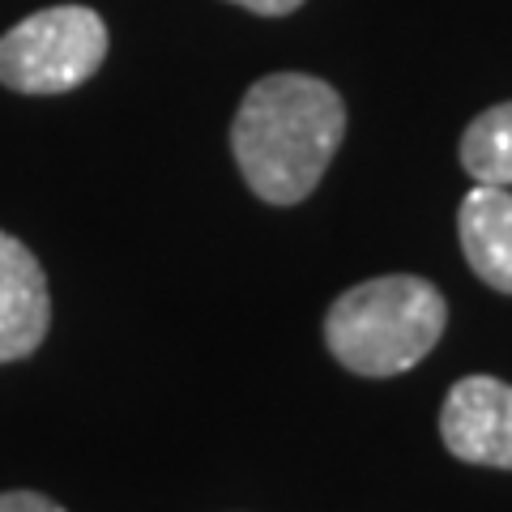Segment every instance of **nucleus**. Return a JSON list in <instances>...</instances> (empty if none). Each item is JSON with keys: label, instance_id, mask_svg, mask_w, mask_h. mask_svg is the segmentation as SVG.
Instances as JSON below:
<instances>
[{"label": "nucleus", "instance_id": "nucleus-1", "mask_svg": "<svg viewBox=\"0 0 512 512\" xmlns=\"http://www.w3.org/2000/svg\"><path fill=\"white\" fill-rule=\"evenodd\" d=\"M346 137V103L312 73L261 77L231 124V154L265 205H299L325 180Z\"/></svg>", "mask_w": 512, "mask_h": 512}, {"label": "nucleus", "instance_id": "nucleus-2", "mask_svg": "<svg viewBox=\"0 0 512 512\" xmlns=\"http://www.w3.org/2000/svg\"><path fill=\"white\" fill-rule=\"evenodd\" d=\"M448 325L440 286L414 274H384L350 286L325 316V346L346 372L384 380L419 367Z\"/></svg>", "mask_w": 512, "mask_h": 512}, {"label": "nucleus", "instance_id": "nucleus-3", "mask_svg": "<svg viewBox=\"0 0 512 512\" xmlns=\"http://www.w3.org/2000/svg\"><path fill=\"white\" fill-rule=\"evenodd\" d=\"M107 60V22L86 5L39 9L0 35V86L18 94H69Z\"/></svg>", "mask_w": 512, "mask_h": 512}, {"label": "nucleus", "instance_id": "nucleus-4", "mask_svg": "<svg viewBox=\"0 0 512 512\" xmlns=\"http://www.w3.org/2000/svg\"><path fill=\"white\" fill-rule=\"evenodd\" d=\"M440 440L466 466L512 470V384L500 376H461L444 397Z\"/></svg>", "mask_w": 512, "mask_h": 512}, {"label": "nucleus", "instance_id": "nucleus-5", "mask_svg": "<svg viewBox=\"0 0 512 512\" xmlns=\"http://www.w3.org/2000/svg\"><path fill=\"white\" fill-rule=\"evenodd\" d=\"M47 325H52V295L43 265L22 239L0 231V363L35 355Z\"/></svg>", "mask_w": 512, "mask_h": 512}, {"label": "nucleus", "instance_id": "nucleus-6", "mask_svg": "<svg viewBox=\"0 0 512 512\" xmlns=\"http://www.w3.org/2000/svg\"><path fill=\"white\" fill-rule=\"evenodd\" d=\"M461 252L491 291L512 295V192L474 184L457 210Z\"/></svg>", "mask_w": 512, "mask_h": 512}, {"label": "nucleus", "instance_id": "nucleus-7", "mask_svg": "<svg viewBox=\"0 0 512 512\" xmlns=\"http://www.w3.org/2000/svg\"><path fill=\"white\" fill-rule=\"evenodd\" d=\"M461 167L478 184H512V103H495L470 120V128L461 133Z\"/></svg>", "mask_w": 512, "mask_h": 512}, {"label": "nucleus", "instance_id": "nucleus-8", "mask_svg": "<svg viewBox=\"0 0 512 512\" xmlns=\"http://www.w3.org/2000/svg\"><path fill=\"white\" fill-rule=\"evenodd\" d=\"M0 512H64L43 491H0Z\"/></svg>", "mask_w": 512, "mask_h": 512}, {"label": "nucleus", "instance_id": "nucleus-9", "mask_svg": "<svg viewBox=\"0 0 512 512\" xmlns=\"http://www.w3.org/2000/svg\"><path fill=\"white\" fill-rule=\"evenodd\" d=\"M231 5L248 9V13H261V18H286V13H295L303 0H231Z\"/></svg>", "mask_w": 512, "mask_h": 512}]
</instances>
